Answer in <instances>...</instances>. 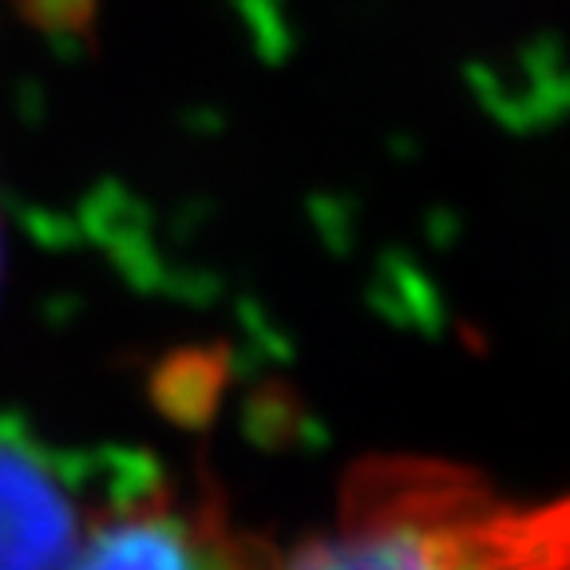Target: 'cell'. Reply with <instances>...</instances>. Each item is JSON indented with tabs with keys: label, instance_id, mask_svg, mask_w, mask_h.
Returning <instances> with one entry per match:
<instances>
[{
	"label": "cell",
	"instance_id": "obj_1",
	"mask_svg": "<svg viewBox=\"0 0 570 570\" xmlns=\"http://www.w3.org/2000/svg\"><path fill=\"white\" fill-rule=\"evenodd\" d=\"M277 570H570V499L519 508L448 463L373 460Z\"/></svg>",
	"mask_w": 570,
	"mask_h": 570
},
{
	"label": "cell",
	"instance_id": "obj_2",
	"mask_svg": "<svg viewBox=\"0 0 570 570\" xmlns=\"http://www.w3.org/2000/svg\"><path fill=\"white\" fill-rule=\"evenodd\" d=\"M68 570H269L214 503H190L147 472L107 495Z\"/></svg>",
	"mask_w": 570,
	"mask_h": 570
},
{
	"label": "cell",
	"instance_id": "obj_3",
	"mask_svg": "<svg viewBox=\"0 0 570 570\" xmlns=\"http://www.w3.org/2000/svg\"><path fill=\"white\" fill-rule=\"evenodd\" d=\"M127 475L131 463L96 488L68 452L0 424V570H68L107 495Z\"/></svg>",
	"mask_w": 570,
	"mask_h": 570
},
{
	"label": "cell",
	"instance_id": "obj_4",
	"mask_svg": "<svg viewBox=\"0 0 570 570\" xmlns=\"http://www.w3.org/2000/svg\"><path fill=\"white\" fill-rule=\"evenodd\" d=\"M0 266H4V242H0Z\"/></svg>",
	"mask_w": 570,
	"mask_h": 570
}]
</instances>
